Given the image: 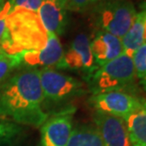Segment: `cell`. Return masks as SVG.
I'll use <instances>...</instances> for the list:
<instances>
[{"mask_svg": "<svg viewBox=\"0 0 146 146\" xmlns=\"http://www.w3.org/2000/svg\"><path fill=\"white\" fill-rule=\"evenodd\" d=\"M40 70L29 68L11 76L0 85V117L33 127L47 119Z\"/></svg>", "mask_w": 146, "mask_h": 146, "instance_id": "cell-1", "label": "cell"}, {"mask_svg": "<svg viewBox=\"0 0 146 146\" xmlns=\"http://www.w3.org/2000/svg\"><path fill=\"white\" fill-rule=\"evenodd\" d=\"M47 40L48 33L37 12L13 9L6 20V29L0 49L10 55L38 51L46 45Z\"/></svg>", "mask_w": 146, "mask_h": 146, "instance_id": "cell-2", "label": "cell"}, {"mask_svg": "<svg viewBox=\"0 0 146 146\" xmlns=\"http://www.w3.org/2000/svg\"><path fill=\"white\" fill-rule=\"evenodd\" d=\"M92 94L122 91L136 83L137 74L131 57L122 54L120 57L97 68L88 78Z\"/></svg>", "mask_w": 146, "mask_h": 146, "instance_id": "cell-3", "label": "cell"}, {"mask_svg": "<svg viewBox=\"0 0 146 146\" xmlns=\"http://www.w3.org/2000/svg\"><path fill=\"white\" fill-rule=\"evenodd\" d=\"M92 17L98 30L122 39L137 15L134 4L128 0H101L91 8Z\"/></svg>", "mask_w": 146, "mask_h": 146, "instance_id": "cell-4", "label": "cell"}, {"mask_svg": "<svg viewBox=\"0 0 146 146\" xmlns=\"http://www.w3.org/2000/svg\"><path fill=\"white\" fill-rule=\"evenodd\" d=\"M40 81L43 98L53 103L66 101L84 92L82 82L50 68L40 70Z\"/></svg>", "mask_w": 146, "mask_h": 146, "instance_id": "cell-5", "label": "cell"}, {"mask_svg": "<svg viewBox=\"0 0 146 146\" xmlns=\"http://www.w3.org/2000/svg\"><path fill=\"white\" fill-rule=\"evenodd\" d=\"M89 102L95 110L113 115L125 121L143 108L142 99L122 91L92 94Z\"/></svg>", "mask_w": 146, "mask_h": 146, "instance_id": "cell-6", "label": "cell"}, {"mask_svg": "<svg viewBox=\"0 0 146 146\" xmlns=\"http://www.w3.org/2000/svg\"><path fill=\"white\" fill-rule=\"evenodd\" d=\"M74 108H67L47 117L41 128L42 146H67L73 130Z\"/></svg>", "mask_w": 146, "mask_h": 146, "instance_id": "cell-7", "label": "cell"}, {"mask_svg": "<svg viewBox=\"0 0 146 146\" xmlns=\"http://www.w3.org/2000/svg\"><path fill=\"white\" fill-rule=\"evenodd\" d=\"M58 68L83 72L87 78L97 69L91 50V40L85 33H80L74 39Z\"/></svg>", "mask_w": 146, "mask_h": 146, "instance_id": "cell-8", "label": "cell"}, {"mask_svg": "<svg viewBox=\"0 0 146 146\" xmlns=\"http://www.w3.org/2000/svg\"><path fill=\"white\" fill-rule=\"evenodd\" d=\"M94 122L106 146H132L125 120L95 110Z\"/></svg>", "mask_w": 146, "mask_h": 146, "instance_id": "cell-9", "label": "cell"}, {"mask_svg": "<svg viewBox=\"0 0 146 146\" xmlns=\"http://www.w3.org/2000/svg\"><path fill=\"white\" fill-rule=\"evenodd\" d=\"M21 65L29 68L43 66L44 68L57 66L60 64L64 55L62 45L58 36L48 33L46 45L38 51H27L20 53Z\"/></svg>", "mask_w": 146, "mask_h": 146, "instance_id": "cell-10", "label": "cell"}, {"mask_svg": "<svg viewBox=\"0 0 146 146\" xmlns=\"http://www.w3.org/2000/svg\"><path fill=\"white\" fill-rule=\"evenodd\" d=\"M91 50L98 68L123 54L121 39L103 30L95 33L91 41Z\"/></svg>", "mask_w": 146, "mask_h": 146, "instance_id": "cell-11", "label": "cell"}, {"mask_svg": "<svg viewBox=\"0 0 146 146\" xmlns=\"http://www.w3.org/2000/svg\"><path fill=\"white\" fill-rule=\"evenodd\" d=\"M37 14L47 33L60 36L66 27V10L52 0H43Z\"/></svg>", "mask_w": 146, "mask_h": 146, "instance_id": "cell-12", "label": "cell"}, {"mask_svg": "<svg viewBox=\"0 0 146 146\" xmlns=\"http://www.w3.org/2000/svg\"><path fill=\"white\" fill-rule=\"evenodd\" d=\"M146 22V8L142 5V9L139 12H137L135 20L129 30L121 39L123 44V54L131 57L145 42L144 41V27Z\"/></svg>", "mask_w": 146, "mask_h": 146, "instance_id": "cell-13", "label": "cell"}, {"mask_svg": "<svg viewBox=\"0 0 146 146\" xmlns=\"http://www.w3.org/2000/svg\"><path fill=\"white\" fill-rule=\"evenodd\" d=\"M125 125L132 146H146V110L136 111L125 120Z\"/></svg>", "mask_w": 146, "mask_h": 146, "instance_id": "cell-14", "label": "cell"}, {"mask_svg": "<svg viewBox=\"0 0 146 146\" xmlns=\"http://www.w3.org/2000/svg\"><path fill=\"white\" fill-rule=\"evenodd\" d=\"M67 146H106L95 126L82 125L72 130Z\"/></svg>", "mask_w": 146, "mask_h": 146, "instance_id": "cell-15", "label": "cell"}, {"mask_svg": "<svg viewBox=\"0 0 146 146\" xmlns=\"http://www.w3.org/2000/svg\"><path fill=\"white\" fill-rule=\"evenodd\" d=\"M21 66V55H10L0 52V85L10 77L12 71Z\"/></svg>", "mask_w": 146, "mask_h": 146, "instance_id": "cell-16", "label": "cell"}, {"mask_svg": "<svg viewBox=\"0 0 146 146\" xmlns=\"http://www.w3.org/2000/svg\"><path fill=\"white\" fill-rule=\"evenodd\" d=\"M137 78L146 90V42H144L132 56Z\"/></svg>", "mask_w": 146, "mask_h": 146, "instance_id": "cell-17", "label": "cell"}, {"mask_svg": "<svg viewBox=\"0 0 146 146\" xmlns=\"http://www.w3.org/2000/svg\"><path fill=\"white\" fill-rule=\"evenodd\" d=\"M101 0H66V10L71 11H84L91 9Z\"/></svg>", "mask_w": 146, "mask_h": 146, "instance_id": "cell-18", "label": "cell"}, {"mask_svg": "<svg viewBox=\"0 0 146 146\" xmlns=\"http://www.w3.org/2000/svg\"><path fill=\"white\" fill-rule=\"evenodd\" d=\"M13 9H25V10L37 12L41 7L43 0H9Z\"/></svg>", "mask_w": 146, "mask_h": 146, "instance_id": "cell-19", "label": "cell"}, {"mask_svg": "<svg viewBox=\"0 0 146 146\" xmlns=\"http://www.w3.org/2000/svg\"><path fill=\"white\" fill-rule=\"evenodd\" d=\"M19 131L20 127L16 125L0 122V142L13 138L19 133Z\"/></svg>", "mask_w": 146, "mask_h": 146, "instance_id": "cell-20", "label": "cell"}, {"mask_svg": "<svg viewBox=\"0 0 146 146\" xmlns=\"http://www.w3.org/2000/svg\"><path fill=\"white\" fill-rule=\"evenodd\" d=\"M11 11V5L10 1H6L3 8L0 11V43H1L2 38L4 36L5 33V29H6V20H7V17L10 11ZM0 52H1V49H0Z\"/></svg>", "mask_w": 146, "mask_h": 146, "instance_id": "cell-21", "label": "cell"}, {"mask_svg": "<svg viewBox=\"0 0 146 146\" xmlns=\"http://www.w3.org/2000/svg\"><path fill=\"white\" fill-rule=\"evenodd\" d=\"M52 1L56 2L57 4H58L61 7H63L66 10V0H52Z\"/></svg>", "mask_w": 146, "mask_h": 146, "instance_id": "cell-22", "label": "cell"}, {"mask_svg": "<svg viewBox=\"0 0 146 146\" xmlns=\"http://www.w3.org/2000/svg\"><path fill=\"white\" fill-rule=\"evenodd\" d=\"M143 6L146 8V3H144ZM144 41L146 42V22H145V27H144Z\"/></svg>", "mask_w": 146, "mask_h": 146, "instance_id": "cell-23", "label": "cell"}, {"mask_svg": "<svg viewBox=\"0 0 146 146\" xmlns=\"http://www.w3.org/2000/svg\"><path fill=\"white\" fill-rule=\"evenodd\" d=\"M5 0H0V11H1V9L3 8V6L5 4Z\"/></svg>", "mask_w": 146, "mask_h": 146, "instance_id": "cell-24", "label": "cell"}, {"mask_svg": "<svg viewBox=\"0 0 146 146\" xmlns=\"http://www.w3.org/2000/svg\"><path fill=\"white\" fill-rule=\"evenodd\" d=\"M142 103H143V108L146 110V98L145 99H142Z\"/></svg>", "mask_w": 146, "mask_h": 146, "instance_id": "cell-25", "label": "cell"}]
</instances>
